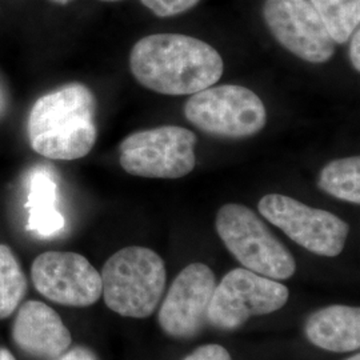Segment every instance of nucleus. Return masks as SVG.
Returning <instances> with one entry per match:
<instances>
[{"label": "nucleus", "instance_id": "obj_22", "mask_svg": "<svg viewBox=\"0 0 360 360\" xmlns=\"http://www.w3.org/2000/svg\"><path fill=\"white\" fill-rule=\"evenodd\" d=\"M0 360H16L13 358V354L6 349V348H0Z\"/></svg>", "mask_w": 360, "mask_h": 360}, {"label": "nucleus", "instance_id": "obj_26", "mask_svg": "<svg viewBox=\"0 0 360 360\" xmlns=\"http://www.w3.org/2000/svg\"><path fill=\"white\" fill-rule=\"evenodd\" d=\"M104 1H114V0H104Z\"/></svg>", "mask_w": 360, "mask_h": 360}, {"label": "nucleus", "instance_id": "obj_11", "mask_svg": "<svg viewBox=\"0 0 360 360\" xmlns=\"http://www.w3.org/2000/svg\"><path fill=\"white\" fill-rule=\"evenodd\" d=\"M215 287V275L203 263H191L180 271L159 309L162 330L181 339L198 334L207 321Z\"/></svg>", "mask_w": 360, "mask_h": 360}, {"label": "nucleus", "instance_id": "obj_15", "mask_svg": "<svg viewBox=\"0 0 360 360\" xmlns=\"http://www.w3.org/2000/svg\"><path fill=\"white\" fill-rule=\"evenodd\" d=\"M318 184L321 190L334 198L359 205V156H349L330 162L321 171Z\"/></svg>", "mask_w": 360, "mask_h": 360}, {"label": "nucleus", "instance_id": "obj_2", "mask_svg": "<svg viewBox=\"0 0 360 360\" xmlns=\"http://www.w3.org/2000/svg\"><path fill=\"white\" fill-rule=\"evenodd\" d=\"M96 102L90 89L72 83L41 96L28 117L34 151L56 160L89 155L96 142Z\"/></svg>", "mask_w": 360, "mask_h": 360}, {"label": "nucleus", "instance_id": "obj_18", "mask_svg": "<svg viewBox=\"0 0 360 360\" xmlns=\"http://www.w3.org/2000/svg\"><path fill=\"white\" fill-rule=\"evenodd\" d=\"M156 16L168 18L186 13L195 7L200 0H141Z\"/></svg>", "mask_w": 360, "mask_h": 360}, {"label": "nucleus", "instance_id": "obj_1", "mask_svg": "<svg viewBox=\"0 0 360 360\" xmlns=\"http://www.w3.org/2000/svg\"><path fill=\"white\" fill-rule=\"evenodd\" d=\"M129 68L143 87L163 95H193L223 75V59L212 46L180 34H155L136 41Z\"/></svg>", "mask_w": 360, "mask_h": 360}, {"label": "nucleus", "instance_id": "obj_3", "mask_svg": "<svg viewBox=\"0 0 360 360\" xmlns=\"http://www.w3.org/2000/svg\"><path fill=\"white\" fill-rule=\"evenodd\" d=\"M101 278L107 307L126 318L153 315L166 288L163 259L138 245L126 247L110 257Z\"/></svg>", "mask_w": 360, "mask_h": 360}, {"label": "nucleus", "instance_id": "obj_20", "mask_svg": "<svg viewBox=\"0 0 360 360\" xmlns=\"http://www.w3.org/2000/svg\"><path fill=\"white\" fill-rule=\"evenodd\" d=\"M360 32L356 30L354 35L351 37V49H349V58L354 68L359 72L360 71Z\"/></svg>", "mask_w": 360, "mask_h": 360}, {"label": "nucleus", "instance_id": "obj_25", "mask_svg": "<svg viewBox=\"0 0 360 360\" xmlns=\"http://www.w3.org/2000/svg\"><path fill=\"white\" fill-rule=\"evenodd\" d=\"M347 360H360V355L359 354H356V355H354V356H351L349 359Z\"/></svg>", "mask_w": 360, "mask_h": 360}, {"label": "nucleus", "instance_id": "obj_14", "mask_svg": "<svg viewBox=\"0 0 360 360\" xmlns=\"http://www.w3.org/2000/svg\"><path fill=\"white\" fill-rule=\"evenodd\" d=\"M306 335L312 345L326 351H358L360 309L349 306H328L319 309L306 323Z\"/></svg>", "mask_w": 360, "mask_h": 360}, {"label": "nucleus", "instance_id": "obj_8", "mask_svg": "<svg viewBox=\"0 0 360 360\" xmlns=\"http://www.w3.org/2000/svg\"><path fill=\"white\" fill-rule=\"evenodd\" d=\"M259 212L309 252L338 257L347 240V223L334 214L306 206L294 198L270 193L260 199Z\"/></svg>", "mask_w": 360, "mask_h": 360}, {"label": "nucleus", "instance_id": "obj_7", "mask_svg": "<svg viewBox=\"0 0 360 360\" xmlns=\"http://www.w3.org/2000/svg\"><path fill=\"white\" fill-rule=\"evenodd\" d=\"M288 288L247 269L230 271L215 287L207 321L219 330H235L250 318L282 309Z\"/></svg>", "mask_w": 360, "mask_h": 360}, {"label": "nucleus", "instance_id": "obj_4", "mask_svg": "<svg viewBox=\"0 0 360 360\" xmlns=\"http://www.w3.org/2000/svg\"><path fill=\"white\" fill-rule=\"evenodd\" d=\"M215 227L227 250L247 270L274 281L295 274V259L248 207L229 203L218 211Z\"/></svg>", "mask_w": 360, "mask_h": 360}, {"label": "nucleus", "instance_id": "obj_19", "mask_svg": "<svg viewBox=\"0 0 360 360\" xmlns=\"http://www.w3.org/2000/svg\"><path fill=\"white\" fill-rule=\"evenodd\" d=\"M183 360H232L230 352L219 345H206L196 348Z\"/></svg>", "mask_w": 360, "mask_h": 360}, {"label": "nucleus", "instance_id": "obj_9", "mask_svg": "<svg viewBox=\"0 0 360 360\" xmlns=\"http://www.w3.org/2000/svg\"><path fill=\"white\" fill-rule=\"evenodd\" d=\"M263 16L271 34L287 51L309 63H326L336 43L307 0H266Z\"/></svg>", "mask_w": 360, "mask_h": 360}, {"label": "nucleus", "instance_id": "obj_21", "mask_svg": "<svg viewBox=\"0 0 360 360\" xmlns=\"http://www.w3.org/2000/svg\"><path fill=\"white\" fill-rule=\"evenodd\" d=\"M58 360H96L95 355L91 352L90 349L83 347H77L68 352H65L63 356H60Z\"/></svg>", "mask_w": 360, "mask_h": 360}, {"label": "nucleus", "instance_id": "obj_13", "mask_svg": "<svg viewBox=\"0 0 360 360\" xmlns=\"http://www.w3.org/2000/svg\"><path fill=\"white\" fill-rule=\"evenodd\" d=\"M59 188L51 168L39 166L27 176V229L39 238H52L65 230L59 211Z\"/></svg>", "mask_w": 360, "mask_h": 360}, {"label": "nucleus", "instance_id": "obj_24", "mask_svg": "<svg viewBox=\"0 0 360 360\" xmlns=\"http://www.w3.org/2000/svg\"><path fill=\"white\" fill-rule=\"evenodd\" d=\"M55 3H59V4H65V3H68V1H71V0H53Z\"/></svg>", "mask_w": 360, "mask_h": 360}, {"label": "nucleus", "instance_id": "obj_12", "mask_svg": "<svg viewBox=\"0 0 360 360\" xmlns=\"http://www.w3.org/2000/svg\"><path fill=\"white\" fill-rule=\"evenodd\" d=\"M13 336L15 343L27 354L50 359L60 356L72 340L59 314L37 300L19 307Z\"/></svg>", "mask_w": 360, "mask_h": 360}, {"label": "nucleus", "instance_id": "obj_23", "mask_svg": "<svg viewBox=\"0 0 360 360\" xmlns=\"http://www.w3.org/2000/svg\"><path fill=\"white\" fill-rule=\"evenodd\" d=\"M4 105H6V101H4L3 92H1V90H0V115H1V112L4 111Z\"/></svg>", "mask_w": 360, "mask_h": 360}, {"label": "nucleus", "instance_id": "obj_5", "mask_svg": "<svg viewBox=\"0 0 360 360\" xmlns=\"http://www.w3.org/2000/svg\"><path fill=\"white\" fill-rule=\"evenodd\" d=\"M184 115L196 129L223 139L257 135L267 123V111L254 91L236 84L208 87L193 94Z\"/></svg>", "mask_w": 360, "mask_h": 360}, {"label": "nucleus", "instance_id": "obj_17", "mask_svg": "<svg viewBox=\"0 0 360 360\" xmlns=\"http://www.w3.org/2000/svg\"><path fill=\"white\" fill-rule=\"evenodd\" d=\"M27 290L26 276L7 245H0V319L19 307Z\"/></svg>", "mask_w": 360, "mask_h": 360}, {"label": "nucleus", "instance_id": "obj_6", "mask_svg": "<svg viewBox=\"0 0 360 360\" xmlns=\"http://www.w3.org/2000/svg\"><path fill=\"white\" fill-rule=\"evenodd\" d=\"M196 135L178 126H162L131 134L119 147L122 168L135 176L179 179L196 163Z\"/></svg>", "mask_w": 360, "mask_h": 360}, {"label": "nucleus", "instance_id": "obj_16", "mask_svg": "<svg viewBox=\"0 0 360 360\" xmlns=\"http://www.w3.org/2000/svg\"><path fill=\"white\" fill-rule=\"evenodd\" d=\"M327 32L336 44H343L359 30L360 0H311Z\"/></svg>", "mask_w": 360, "mask_h": 360}, {"label": "nucleus", "instance_id": "obj_10", "mask_svg": "<svg viewBox=\"0 0 360 360\" xmlns=\"http://www.w3.org/2000/svg\"><path fill=\"white\" fill-rule=\"evenodd\" d=\"M31 278L41 295L63 306L89 307L102 296L101 274L75 252L39 255L32 263Z\"/></svg>", "mask_w": 360, "mask_h": 360}]
</instances>
